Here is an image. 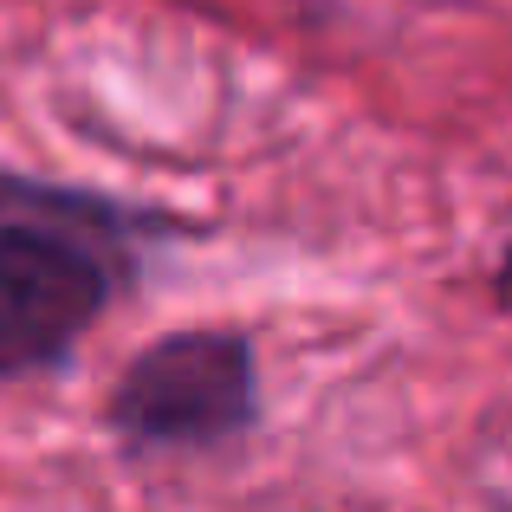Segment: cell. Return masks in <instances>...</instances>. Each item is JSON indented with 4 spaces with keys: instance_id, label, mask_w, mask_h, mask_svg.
Segmentation results:
<instances>
[{
    "instance_id": "1",
    "label": "cell",
    "mask_w": 512,
    "mask_h": 512,
    "mask_svg": "<svg viewBox=\"0 0 512 512\" xmlns=\"http://www.w3.org/2000/svg\"><path fill=\"white\" fill-rule=\"evenodd\" d=\"M104 299V266L59 227L0 221V376L52 363Z\"/></svg>"
},
{
    "instance_id": "2",
    "label": "cell",
    "mask_w": 512,
    "mask_h": 512,
    "mask_svg": "<svg viewBox=\"0 0 512 512\" xmlns=\"http://www.w3.org/2000/svg\"><path fill=\"white\" fill-rule=\"evenodd\" d=\"M253 415V363L234 338H169L130 363L117 422L137 441H214Z\"/></svg>"
},
{
    "instance_id": "3",
    "label": "cell",
    "mask_w": 512,
    "mask_h": 512,
    "mask_svg": "<svg viewBox=\"0 0 512 512\" xmlns=\"http://www.w3.org/2000/svg\"><path fill=\"white\" fill-rule=\"evenodd\" d=\"M500 299L512 305V253H506V266H500Z\"/></svg>"
}]
</instances>
